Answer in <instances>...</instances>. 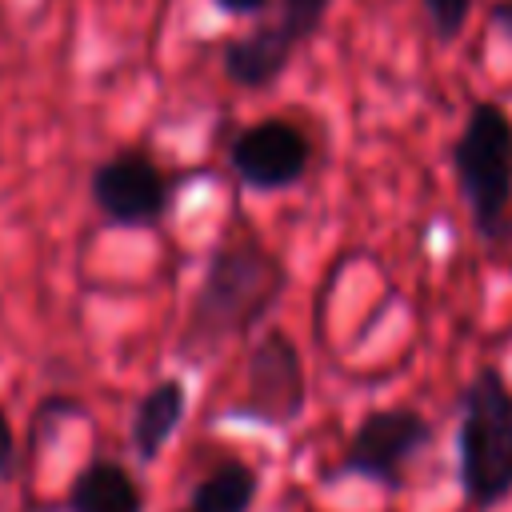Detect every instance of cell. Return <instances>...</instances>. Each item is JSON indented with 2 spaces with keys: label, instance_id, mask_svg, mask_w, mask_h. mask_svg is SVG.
Returning a JSON list of instances; mask_svg holds the SVG:
<instances>
[{
  "label": "cell",
  "instance_id": "16",
  "mask_svg": "<svg viewBox=\"0 0 512 512\" xmlns=\"http://www.w3.org/2000/svg\"><path fill=\"white\" fill-rule=\"evenodd\" d=\"M492 28L512 44V0H496L492 4Z\"/></svg>",
  "mask_w": 512,
  "mask_h": 512
},
{
  "label": "cell",
  "instance_id": "7",
  "mask_svg": "<svg viewBox=\"0 0 512 512\" xmlns=\"http://www.w3.org/2000/svg\"><path fill=\"white\" fill-rule=\"evenodd\" d=\"M312 160L304 128L284 116H260L228 140V168L244 188L284 192L304 180Z\"/></svg>",
  "mask_w": 512,
  "mask_h": 512
},
{
  "label": "cell",
  "instance_id": "8",
  "mask_svg": "<svg viewBox=\"0 0 512 512\" xmlns=\"http://www.w3.org/2000/svg\"><path fill=\"white\" fill-rule=\"evenodd\" d=\"M296 48L300 44L280 24H256L252 32H244V36L224 44L220 68L236 88L260 92V88H268V84H276L284 76V68L292 64Z\"/></svg>",
  "mask_w": 512,
  "mask_h": 512
},
{
  "label": "cell",
  "instance_id": "9",
  "mask_svg": "<svg viewBox=\"0 0 512 512\" xmlns=\"http://www.w3.org/2000/svg\"><path fill=\"white\" fill-rule=\"evenodd\" d=\"M184 408H188V388L180 376H164L156 380L132 408V424H128V436H132V452L152 464L168 440L176 436L180 420H184Z\"/></svg>",
  "mask_w": 512,
  "mask_h": 512
},
{
  "label": "cell",
  "instance_id": "6",
  "mask_svg": "<svg viewBox=\"0 0 512 512\" xmlns=\"http://www.w3.org/2000/svg\"><path fill=\"white\" fill-rule=\"evenodd\" d=\"M92 200L116 228H152L172 208V180L144 148H116L92 172Z\"/></svg>",
  "mask_w": 512,
  "mask_h": 512
},
{
  "label": "cell",
  "instance_id": "13",
  "mask_svg": "<svg viewBox=\"0 0 512 512\" xmlns=\"http://www.w3.org/2000/svg\"><path fill=\"white\" fill-rule=\"evenodd\" d=\"M420 4H424V16H428L432 36L444 40V44H452V40L464 32V24H468L476 0H420Z\"/></svg>",
  "mask_w": 512,
  "mask_h": 512
},
{
  "label": "cell",
  "instance_id": "1",
  "mask_svg": "<svg viewBox=\"0 0 512 512\" xmlns=\"http://www.w3.org/2000/svg\"><path fill=\"white\" fill-rule=\"evenodd\" d=\"M284 284V260L256 236L236 232L208 256L200 288L188 304V320L180 328V352L188 360H200L224 348L228 340L252 332L276 308Z\"/></svg>",
  "mask_w": 512,
  "mask_h": 512
},
{
  "label": "cell",
  "instance_id": "5",
  "mask_svg": "<svg viewBox=\"0 0 512 512\" xmlns=\"http://www.w3.org/2000/svg\"><path fill=\"white\" fill-rule=\"evenodd\" d=\"M432 440V424L416 408H372L344 444L340 472L364 476L380 488H400L408 464Z\"/></svg>",
  "mask_w": 512,
  "mask_h": 512
},
{
  "label": "cell",
  "instance_id": "10",
  "mask_svg": "<svg viewBox=\"0 0 512 512\" xmlns=\"http://www.w3.org/2000/svg\"><path fill=\"white\" fill-rule=\"evenodd\" d=\"M68 512H144V492L120 460L96 456L72 476Z\"/></svg>",
  "mask_w": 512,
  "mask_h": 512
},
{
  "label": "cell",
  "instance_id": "4",
  "mask_svg": "<svg viewBox=\"0 0 512 512\" xmlns=\"http://www.w3.org/2000/svg\"><path fill=\"white\" fill-rule=\"evenodd\" d=\"M304 400H308V380H304L300 348L288 332L268 328L248 352L244 392L232 404V416L284 428L304 412Z\"/></svg>",
  "mask_w": 512,
  "mask_h": 512
},
{
  "label": "cell",
  "instance_id": "15",
  "mask_svg": "<svg viewBox=\"0 0 512 512\" xmlns=\"http://www.w3.org/2000/svg\"><path fill=\"white\" fill-rule=\"evenodd\" d=\"M220 12H228V16H260V12H268L276 0H212Z\"/></svg>",
  "mask_w": 512,
  "mask_h": 512
},
{
  "label": "cell",
  "instance_id": "17",
  "mask_svg": "<svg viewBox=\"0 0 512 512\" xmlns=\"http://www.w3.org/2000/svg\"><path fill=\"white\" fill-rule=\"evenodd\" d=\"M188 512H192V508H188Z\"/></svg>",
  "mask_w": 512,
  "mask_h": 512
},
{
  "label": "cell",
  "instance_id": "12",
  "mask_svg": "<svg viewBox=\"0 0 512 512\" xmlns=\"http://www.w3.org/2000/svg\"><path fill=\"white\" fill-rule=\"evenodd\" d=\"M328 8H332V0H276V24H280L296 44H308V40L320 32Z\"/></svg>",
  "mask_w": 512,
  "mask_h": 512
},
{
  "label": "cell",
  "instance_id": "3",
  "mask_svg": "<svg viewBox=\"0 0 512 512\" xmlns=\"http://www.w3.org/2000/svg\"><path fill=\"white\" fill-rule=\"evenodd\" d=\"M460 200L480 236L496 240L512 204V116L496 100H476L452 144Z\"/></svg>",
  "mask_w": 512,
  "mask_h": 512
},
{
  "label": "cell",
  "instance_id": "11",
  "mask_svg": "<svg viewBox=\"0 0 512 512\" xmlns=\"http://www.w3.org/2000/svg\"><path fill=\"white\" fill-rule=\"evenodd\" d=\"M260 496V472L244 460H220L192 484V512H252Z\"/></svg>",
  "mask_w": 512,
  "mask_h": 512
},
{
  "label": "cell",
  "instance_id": "14",
  "mask_svg": "<svg viewBox=\"0 0 512 512\" xmlns=\"http://www.w3.org/2000/svg\"><path fill=\"white\" fill-rule=\"evenodd\" d=\"M16 472V432L8 424V412L0 408V480H12Z\"/></svg>",
  "mask_w": 512,
  "mask_h": 512
},
{
  "label": "cell",
  "instance_id": "2",
  "mask_svg": "<svg viewBox=\"0 0 512 512\" xmlns=\"http://www.w3.org/2000/svg\"><path fill=\"white\" fill-rule=\"evenodd\" d=\"M456 456L468 504L492 508L512 492V388L500 368H480L464 384Z\"/></svg>",
  "mask_w": 512,
  "mask_h": 512
}]
</instances>
